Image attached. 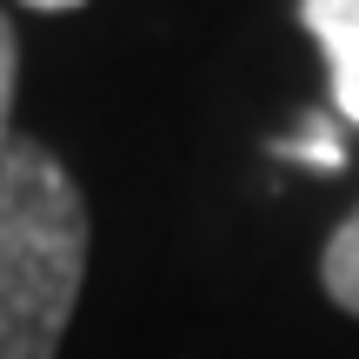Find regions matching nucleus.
I'll return each instance as SVG.
<instances>
[{"label":"nucleus","instance_id":"nucleus-1","mask_svg":"<svg viewBox=\"0 0 359 359\" xmlns=\"http://www.w3.org/2000/svg\"><path fill=\"white\" fill-rule=\"evenodd\" d=\"M87 280V200L40 140L0 147V359H53Z\"/></svg>","mask_w":359,"mask_h":359},{"label":"nucleus","instance_id":"nucleus-2","mask_svg":"<svg viewBox=\"0 0 359 359\" xmlns=\"http://www.w3.org/2000/svg\"><path fill=\"white\" fill-rule=\"evenodd\" d=\"M299 20L326 53L333 107L346 127H359V0H299Z\"/></svg>","mask_w":359,"mask_h":359},{"label":"nucleus","instance_id":"nucleus-3","mask_svg":"<svg viewBox=\"0 0 359 359\" xmlns=\"http://www.w3.org/2000/svg\"><path fill=\"white\" fill-rule=\"evenodd\" d=\"M320 286H326L333 306L359 313V213L333 233V240H326V253H320Z\"/></svg>","mask_w":359,"mask_h":359},{"label":"nucleus","instance_id":"nucleus-4","mask_svg":"<svg viewBox=\"0 0 359 359\" xmlns=\"http://www.w3.org/2000/svg\"><path fill=\"white\" fill-rule=\"evenodd\" d=\"M273 154H280V160H313V167H326V173H333L339 160H346V154H339V133H333V120H306V127H299L293 140H280Z\"/></svg>","mask_w":359,"mask_h":359},{"label":"nucleus","instance_id":"nucleus-5","mask_svg":"<svg viewBox=\"0 0 359 359\" xmlns=\"http://www.w3.org/2000/svg\"><path fill=\"white\" fill-rule=\"evenodd\" d=\"M13 67H20V47H13V27H7V13H0V147L13 140Z\"/></svg>","mask_w":359,"mask_h":359},{"label":"nucleus","instance_id":"nucleus-6","mask_svg":"<svg viewBox=\"0 0 359 359\" xmlns=\"http://www.w3.org/2000/svg\"><path fill=\"white\" fill-rule=\"evenodd\" d=\"M27 7H47V13H67V7H80V0H27Z\"/></svg>","mask_w":359,"mask_h":359}]
</instances>
